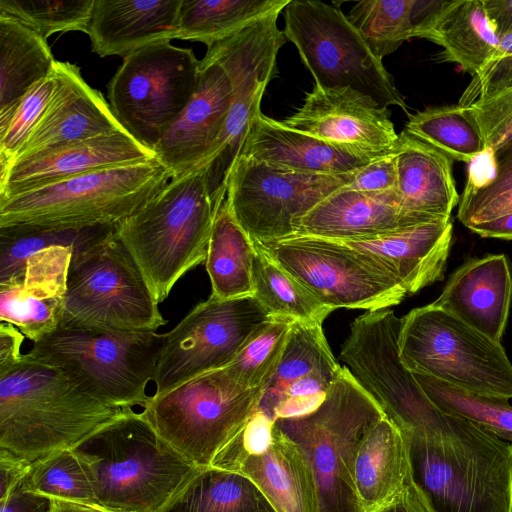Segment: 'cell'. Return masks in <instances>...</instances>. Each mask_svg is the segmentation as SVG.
<instances>
[{"label":"cell","mask_w":512,"mask_h":512,"mask_svg":"<svg viewBox=\"0 0 512 512\" xmlns=\"http://www.w3.org/2000/svg\"><path fill=\"white\" fill-rule=\"evenodd\" d=\"M412 480L432 512H512V443L446 413L409 434Z\"/></svg>","instance_id":"obj_1"},{"label":"cell","mask_w":512,"mask_h":512,"mask_svg":"<svg viewBox=\"0 0 512 512\" xmlns=\"http://www.w3.org/2000/svg\"><path fill=\"white\" fill-rule=\"evenodd\" d=\"M126 410L27 354L0 371V448L29 462L73 448Z\"/></svg>","instance_id":"obj_2"},{"label":"cell","mask_w":512,"mask_h":512,"mask_svg":"<svg viewBox=\"0 0 512 512\" xmlns=\"http://www.w3.org/2000/svg\"><path fill=\"white\" fill-rule=\"evenodd\" d=\"M95 502L116 512H161L199 469L140 412L127 409L72 448Z\"/></svg>","instance_id":"obj_3"},{"label":"cell","mask_w":512,"mask_h":512,"mask_svg":"<svg viewBox=\"0 0 512 512\" xmlns=\"http://www.w3.org/2000/svg\"><path fill=\"white\" fill-rule=\"evenodd\" d=\"M208 188L207 166L172 177L115 232L148 282L158 303L177 281L206 260L217 212Z\"/></svg>","instance_id":"obj_4"},{"label":"cell","mask_w":512,"mask_h":512,"mask_svg":"<svg viewBox=\"0 0 512 512\" xmlns=\"http://www.w3.org/2000/svg\"><path fill=\"white\" fill-rule=\"evenodd\" d=\"M156 158L97 170L0 199V228L82 230L115 226L171 180Z\"/></svg>","instance_id":"obj_5"},{"label":"cell","mask_w":512,"mask_h":512,"mask_svg":"<svg viewBox=\"0 0 512 512\" xmlns=\"http://www.w3.org/2000/svg\"><path fill=\"white\" fill-rule=\"evenodd\" d=\"M383 417L375 400L342 367L316 409L274 421L307 460L320 512H364L355 485V461L364 436Z\"/></svg>","instance_id":"obj_6"},{"label":"cell","mask_w":512,"mask_h":512,"mask_svg":"<svg viewBox=\"0 0 512 512\" xmlns=\"http://www.w3.org/2000/svg\"><path fill=\"white\" fill-rule=\"evenodd\" d=\"M158 305L115 226L73 248L60 326L157 332L166 324Z\"/></svg>","instance_id":"obj_7"},{"label":"cell","mask_w":512,"mask_h":512,"mask_svg":"<svg viewBox=\"0 0 512 512\" xmlns=\"http://www.w3.org/2000/svg\"><path fill=\"white\" fill-rule=\"evenodd\" d=\"M165 339L158 332H107L59 326L26 353L57 367L88 392L122 409L143 407Z\"/></svg>","instance_id":"obj_8"},{"label":"cell","mask_w":512,"mask_h":512,"mask_svg":"<svg viewBox=\"0 0 512 512\" xmlns=\"http://www.w3.org/2000/svg\"><path fill=\"white\" fill-rule=\"evenodd\" d=\"M263 391L243 387L224 367L149 396L141 413L180 455L206 468L258 410Z\"/></svg>","instance_id":"obj_9"},{"label":"cell","mask_w":512,"mask_h":512,"mask_svg":"<svg viewBox=\"0 0 512 512\" xmlns=\"http://www.w3.org/2000/svg\"><path fill=\"white\" fill-rule=\"evenodd\" d=\"M399 353L412 373L473 393L512 398V363L501 343L432 304L402 317Z\"/></svg>","instance_id":"obj_10"},{"label":"cell","mask_w":512,"mask_h":512,"mask_svg":"<svg viewBox=\"0 0 512 512\" xmlns=\"http://www.w3.org/2000/svg\"><path fill=\"white\" fill-rule=\"evenodd\" d=\"M284 18V35L297 48L315 85L350 88L381 106L408 113L394 78L338 7L319 0H290Z\"/></svg>","instance_id":"obj_11"},{"label":"cell","mask_w":512,"mask_h":512,"mask_svg":"<svg viewBox=\"0 0 512 512\" xmlns=\"http://www.w3.org/2000/svg\"><path fill=\"white\" fill-rule=\"evenodd\" d=\"M200 60L189 48L162 41L123 59L108 84L109 106L123 128L150 150L193 97Z\"/></svg>","instance_id":"obj_12"},{"label":"cell","mask_w":512,"mask_h":512,"mask_svg":"<svg viewBox=\"0 0 512 512\" xmlns=\"http://www.w3.org/2000/svg\"><path fill=\"white\" fill-rule=\"evenodd\" d=\"M259 245L332 311H375L408 295L381 261L341 241L298 234Z\"/></svg>","instance_id":"obj_13"},{"label":"cell","mask_w":512,"mask_h":512,"mask_svg":"<svg viewBox=\"0 0 512 512\" xmlns=\"http://www.w3.org/2000/svg\"><path fill=\"white\" fill-rule=\"evenodd\" d=\"M273 319L253 295H210L165 333L152 380L154 394L226 367Z\"/></svg>","instance_id":"obj_14"},{"label":"cell","mask_w":512,"mask_h":512,"mask_svg":"<svg viewBox=\"0 0 512 512\" xmlns=\"http://www.w3.org/2000/svg\"><path fill=\"white\" fill-rule=\"evenodd\" d=\"M357 172L303 173L241 155L230 172L226 200L252 241L269 244L296 235L298 222L322 200L348 186Z\"/></svg>","instance_id":"obj_15"},{"label":"cell","mask_w":512,"mask_h":512,"mask_svg":"<svg viewBox=\"0 0 512 512\" xmlns=\"http://www.w3.org/2000/svg\"><path fill=\"white\" fill-rule=\"evenodd\" d=\"M280 13L269 15L234 36L207 48L227 69L233 81L231 107L223 130L203 165L207 166L212 199H226L230 172L241 155L250 124L269 82L277 73V55L286 37L277 25Z\"/></svg>","instance_id":"obj_16"},{"label":"cell","mask_w":512,"mask_h":512,"mask_svg":"<svg viewBox=\"0 0 512 512\" xmlns=\"http://www.w3.org/2000/svg\"><path fill=\"white\" fill-rule=\"evenodd\" d=\"M390 109L350 88L314 85L304 102L281 121L294 130L372 159L394 154L399 134Z\"/></svg>","instance_id":"obj_17"},{"label":"cell","mask_w":512,"mask_h":512,"mask_svg":"<svg viewBox=\"0 0 512 512\" xmlns=\"http://www.w3.org/2000/svg\"><path fill=\"white\" fill-rule=\"evenodd\" d=\"M233 91L227 69L207 50L200 60L199 83L193 97L153 150L172 177L205 163L223 130Z\"/></svg>","instance_id":"obj_18"},{"label":"cell","mask_w":512,"mask_h":512,"mask_svg":"<svg viewBox=\"0 0 512 512\" xmlns=\"http://www.w3.org/2000/svg\"><path fill=\"white\" fill-rule=\"evenodd\" d=\"M341 369L321 324L292 322L282 358L258 409L274 421L309 413L322 403Z\"/></svg>","instance_id":"obj_19"},{"label":"cell","mask_w":512,"mask_h":512,"mask_svg":"<svg viewBox=\"0 0 512 512\" xmlns=\"http://www.w3.org/2000/svg\"><path fill=\"white\" fill-rule=\"evenodd\" d=\"M128 132H116L49 148L0 170V199L85 173L154 159Z\"/></svg>","instance_id":"obj_20"},{"label":"cell","mask_w":512,"mask_h":512,"mask_svg":"<svg viewBox=\"0 0 512 512\" xmlns=\"http://www.w3.org/2000/svg\"><path fill=\"white\" fill-rule=\"evenodd\" d=\"M54 74L48 105L14 161L56 146L127 132L103 95L84 81L78 66L56 60Z\"/></svg>","instance_id":"obj_21"},{"label":"cell","mask_w":512,"mask_h":512,"mask_svg":"<svg viewBox=\"0 0 512 512\" xmlns=\"http://www.w3.org/2000/svg\"><path fill=\"white\" fill-rule=\"evenodd\" d=\"M73 247L53 245L34 253L24 272L0 282V320L33 343L61 324Z\"/></svg>","instance_id":"obj_22"},{"label":"cell","mask_w":512,"mask_h":512,"mask_svg":"<svg viewBox=\"0 0 512 512\" xmlns=\"http://www.w3.org/2000/svg\"><path fill=\"white\" fill-rule=\"evenodd\" d=\"M434 220L405 210L397 190L334 192L297 224V234L332 240H365Z\"/></svg>","instance_id":"obj_23"},{"label":"cell","mask_w":512,"mask_h":512,"mask_svg":"<svg viewBox=\"0 0 512 512\" xmlns=\"http://www.w3.org/2000/svg\"><path fill=\"white\" fill-rule=\"evenodd\" d=\"M512 299V273L504 254L473 258L449 277L431 303L488 338L500 342Z\"/></svg>","instance_id":"obj_24"},{"label":"cell","mask_w":512,"mask_h":512,"mask_svg":"<svg viewBox=\"0 0 512 512\" xmlns=\"http://www.w3.org/2000/svg\"><path fill=\"white\" fill-rule=\"evenodd\" d=\"M182 0H94L86 34L100 57L175 39Z\"/></svg>","instance_id":"obj_25"},{"label":"cell","mask_w":512,"mask_h":512,"mask_svg":"<svg viewBox=\"0 0 512 512\" xmlns=\"http://www.w3.org/2000/svg\"><path fill=\"white\" fill-rule=\"evenodd\" d=\"M241 155L292 171L322 175L353 173L374 160L289 128L261 111L250 124Z\"/></svg>","instance_id":"obj_26"},{"label":"cell","mask_w":512,"mask_h":512,"mask_svg":"<svg viewBox=\"0 0 512 512\" xmlns=\"http://www.w3.org/2000/svg\"><path fill=\"white\" fill-rule=\"evenodd\" d=\"M451 220L433 221L365 240H338L381 261L408 294L444 278L452 241Z\"/></svg>","instance_id":"obj_27"},{"label":"cell","mask_w":512,"mask_h":512,"mask_svg":"<svg viewBox=\"0 0 512 512\" xmlns=\"http://www.w3.org/2000/svg\"><path fill=\"white\" fill-rule=\"evenodd\" d=\"M226 470L248 477L276 512H320L318 489L307 460L275 424L265 448L239 457Z\"/></svg>","instance_id":"obj_28"},{"label":"cell","mask_w":512,"mask_h":512,"mask_svg":"<svg viewBox=\"0 0 512 512\" xmlns=\"http://www.w3.org/2000/svg\"><path fill=\"white\" fill-rule=\"evenodd\" d=\"M395 159L402 207L434 220H450L460 200L453 160L405 130L399 134Z\"/></svg>","instance_id":"obj_29"},{"label":"cell","mask_w":512,"mask_h":512,"mask_svg":"<svg viewBox=\"0 0 512 512\" xmlns=\"http://www.w3.org/2000/svg\"><path fill=\"white\" fill-rule=\"evenodd\" d=\"M354 474L364 512L390 502L412 481L409 435L383 417L361 441Z\"/></svg>","instance_id":"obj_30"},{"label":"cell","mask_w":512,"mask_h":512,"mask_svg":"<svg viewBox=\"0 0 512 512\" xmlns=\"http://www.w3.org/2000/svg\"><path fill=\"white\" fill-rule=\"evenodd\" d=\"M419 38L443 48L436 55L438 61L456 63L472 76L494 55L500 42L482 0H448Z\"/></svg>","instance_id":"obj_31"},{"label":"cell","mask_w":512,"mask_h":512,"mask_svg":"<svg viewBox=\"0 0 512 512\" xmlns=\"http://www.w3.org/2000/svg\"><path fill=\"white\" fill-rule=\"evenodd\" d=\"M55 61L47 40L18 20L0 15V131L27 92L52 73Z\"/></svg>","instance_id":"obj_32"},{"label":"cell","mask_w":512,"mask_h":512,"mask_svg":"<svg viewBox=\"0 0 512 512\" xmlns=\"http://www.w3.org/2000/svg\"><path fill=\"white\" fill-rule=\"evenodd\" d=\"M254 243L234 218L227 200L213 225L205 260L212 293L220 299L252 295Z\"/></svg>","instance_id":"obj_33"},{"label":"cell","mask_w":512,"mask_h":512,"mask_svg":"<svg viewBox=\"0 0 512 512\" xmlns=\"http://www.w3.org/2000/svg\"><path fill=\"white\" fill-rule=\"evenodd\" d=\"M290 0H182L175 38L207 48L255 22L281 13Z\"/></svg>","instance_id":"obj_34"},{"label":"cell","mask_w":512,"mask_h":512,"mask_svg":"<svg viewBox=\"0 0 512 512\" xmlns=\"http://www.w3.org/2000/svg\"><path fill=\"white\" fill-rule=\"evenodd\" d=\"M161 512H276L245 475L201 468Z\"/></svg>","instance_id":"obj_35"},{"label":"cell","mask_w":512,"mask_h":512,"mask_svg":"<svg viewBox=\"0 0 512 512\" xmlns=\"http://www.w3.org/2000/svg\"><path fill=\"white\" fill-rule=\"evenodd\" d=\"M253 243L252 295L273 318L322 325L332 310Z\"/></svg>","instance_id":"obj_36"},{"label":"cell","mask_w":512,"mask_h":512,"mask_svg":"<svg viewBox=\"0 0 512 512\" xmlns=\"http://www.w3.org/2000/svg\"><path fill=\"white\" fill-rule=\"evenodd\" d=\"M404 130L452 160L472 163L488 151L470 106L427 108L410 115Z\"/></svg>","instance_id":"obj_37"},{"label":"cell","mask_w":512,"mask_h":512,"mask_svg":"<svg viewBox=\"0 0 512 512\" xmlns=\"http://www.w3.org/2000/svg\"><path fill=\"white\" fill-rule=\"evenodd\" d=\"M414 376L439 409L468 419L512 443V406L509 399L473 393L426 375Z\"/></svg>","instance_id":"obj_38"},{"label":"cell","mask_w":512,"mask_h":512,"mask_svg":"<svg viewBox=\"0 0 512 512\" xmlns=\"http://www.w3.org/2000/svg\"><path fill=\"white\" fill-rule=\"evenodd\" d=\"M411 5L412 0H362L346 16L382 60L412 38Z\"/></svg>","instance_id":"obj_39"},{"label":"cell","mask_w":512,"mask_h":512,"mask_svg":"<svg viewBox=\"0 0 512 512\" xmlns=\"http://www.w3.org/2000/svg\"><path fill=\"white\" fill-rule=\"evenodd\" d=\"M22 484L27 491L52 499L96 503L85 471L72 448L56 450L31 462Z\"/></svg>","instance_id":"obj_40"},{"label":"cell","mask_w":512,"mask_h":512,"mask_svg":"<svg viewBox=\"0 0 512 512\" xmlns=\"http://www.w3.org/2000/svg\"><path fill=\"white\" fill-rule=\"evenodd\" d=\"M94 0H0V15L12 17L45 40L54 33L86 32Z\"/></svg>","instance_id":"obj_41"},{"label":"cell","mask_w":512,"mask_h":512,"mask_svg":"<svg viewBox=\"0 0 512 512\" xmlns=\"http://www.w3.org/2000/svg\"><path fill=\"white\" fill-rule=\"evenodd\" d=\"M292 322L274 318L226 366L237 383L247 389L266 387L280 363Z\"/></svg>","instance_id":"obj_42"},{"label":"cell","mask_w":512,"mask_h":512,"mask_svg":"<svg viewBox=\"0 0 512 512\" xmlns=\"http://www.w3.org/2000/svg\"><path fill=\"white\" fill-rule=\"evenodd\" d=\"M108 227L82 230L0 228V282L19 277L34 253L53 245L75 248Z\"/></svg>","instance_id":"obj_43"},{"label":"cell","mask_w":512,"mask_h":512,"mask_svg":"<svg viewBox=\"0 0 512 512\" xmlns=\"http://www.w3.org/2000/svg\"><path fill=\"white\" fill-rule=\"evenodd\" d=\"M55 87L54 69L34 85L19 103L6 128L0 131V170L7 169L16 158L43 115Z\"/></svg>","instance_id":"obj_44"},{"label":"cell","mask_w":512,"mask_h":512,"mask_svg":"<svg viewBox=\"0 0 512 512\" xmlns=\"http://www.w3.org/2000/svg\"><path fill=\"white\" fill-rule=\"evenodd\" d=\"M491 173L478 186L466 185L458 204L460 221L469 213L512 188V138L491 151Z\"/></svg>","instance_id":"obj_45"},{"label":"cell","mask_w":512,"mask_h":512,"mask_svg":"<svg viewBox=\"0 0 512 512\" xmlns=\"http://www.w3.org/2000/svg\"><path fill=\"white\" fill-rule=\"evenodd\" d=\"M512 89V34L500 38L498 48L474 76L458 104L469 106L490 95Z\"/></svg>","instance_id":"obj_46"},{"label":"cell","mask_w":512,"mask_h":512,"mask_svg":"<svg viewBox=\"0 0 512 512\" xmlns=\"http://www.w3.org/2000/svg\"><path fill=\"white\" fill-rule=\"evenodd\" d=\"M469 106L488 151L498 149L512 138V89L482 98Z\"/></svg>","instance_id":"obj_47"},{"label":"cell","mask_w":512,"mask_h":512,"mask_svg":"<svg viewBox=\"0 0 512 512\" xmlns=\"http://www.w3.org/2000/svg\"><path fill=\"white\" fill-rule=\"evenodd\" d=\"M362 192L397 190V165L395 153L378 157L362 167L354 180L345 187Z\"/></svg>","instance_id":"obj_48"},{"label":"cell","mask_w":512,"mask_h":512,"mask_svg":"<svg viewBox=\"0 0 512 512\" xmlns=\"http://www.w3.org/2000/svg\"><path fill=\"white\" fill-rule=\"evenodd\" d=\"M30 463L10 450L0 448V500L24 480Z\"/></svg>","instance_id":"obj_49"},{"label":"cell","mask_w":512,"mask_h":512,"mask_svg":"<svg viewBox=\"0 0 512 512\" xmlns=\"http://www.w3.org/2000/svg\"><path fill=\"white\" fill-rule=\"evenodd\" d=\"M0 512H52V498L27 491L21 482L0 500Z\"/></svg>","instance_id":"obj_50"},{"label":"cell","mask_w":512,"mask_h":512,"mask_svg":"<svg viewBox=\"0 0 512 512\" xmlns=\"http://www.w3.org/2000/svg\"><path fill=\"white\" fill-rule=\"evenodd\" d=\"M25 336L11 323H0V371L18 362L24 354L21 346Z\"/></svg>","instance_id":"obj_51"},{"label":"cell","mask_w":512,"mask_h":512,"mask_svg":"<svg viewBox=\"0 0 512 512\" xmlns=\"http://www.w3.org/2000/svg\"><path fill=\"white\" fill-rule=\"evenodd\" d=\"M375 512H432L413 480L390 502Z\"/></svg>","instance_id":"obj_52"},{"label":"cell","mask_w":512,"mask_h":512,"mask_svg":"<svg viewBox=\"0 0 512 512\" xmlns=\"http://www.w3.org/2000/svg\"><path fill=\"white\" fill-rule=\"evenodd\" d=\"M512 213V188L475 209L460 222L469 228L471 225L492 220L502 215Z\"/></svg>","instance_id":"obj_53"},{"label":"cell","mask_w":512,"mask_h":512,"mask_svg":"<svg viewBox=\"0 0 512 512\" xmlns=\"http://www.w3.org/2000/svg\"><path fill=\"white\" fill-rule=\"evenodd\" d=\"M448 0H412L411 26L412 38L427 29L442 11Z\"/></svg>","instance_id":"obj_54"},{"label":"cell","mask_w":512,"mask_h":512,"mask_svg":"<svg viewBox=\"0 0 512 512\" xmlns=\"http://www.w3.org/2000/svg\"><path fill=\"white\" fill-rule=\"evenodd\" d=\"M499 38L512 34V0H482Z\"/></svg>","instance_id":"obj_55"},{"label":"cell","mask_w":512,"mask_h":512,"mask_svg":"<svg viewBox=\"0 0 512 512\" xmlns=\"http://www.w3.org/2000/svg\"><path fill=\"white\" fill-rule=\"evenodd\" d=\"M469 229L481 237L512 240V213L471 225Z\"/></svg>","instance_id":"obj_56"},{"label":"cell","mask_w":512,"mask_h":512,"mask_svg":"<svg viewBox=\"0 0 512 512\" xmlns=\"http://www.w3.org/2000/svg\"><path fill=\"white\" fill-rule=\"evenodd\" d=\"M52 512H116L94 502L52 499Z\"/></svg>","instance_id":"obj_57"}]
</instances>
